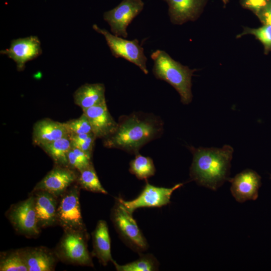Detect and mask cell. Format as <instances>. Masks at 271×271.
<instances>
[{
  "label": "cell",
  "mask_w": 271,
  "mask_h": 271,
  "mask_svg": "<svg viewBox=\"0 0 271 271\" xmlns=\"http://www.w3.org/2000/svg\"><path fill=\"white\" fill-rule=\"evenodd\" d=\"M115 131L105 139L104 145L136 154L145 144L155 140L163 131L162 121L151 114L134 112L123 115Z\"/></svg>",
  "instance_id": "obj_1"
},
{
  "label": "cell",
  "mask_w": 271,
  "mask_h": 271,
  "mask_svg": "<svg viewBox=\"0 0 271 271\" xmlns=\"http://www.w3.org/2000/svg\"><path fill=\"white\" fill-rule=\"evenodd\" d=\"M138 259L123 265L118 264L112 260L116 269L118 271H154L158 270L159 263L156 258L151 254L140 253Z\"/></svg>",
  "instance_id": "obj_22"
},
{
  "label": "cell",
  "mask_w": 271,
  "mask_h": 271,
  "mask_svg": "<svg viewBox=\"0 0 271 271\" xmlns=\"http://www.w3.org/2000/svg\"><path fill=\"white\" fill-rule=\"evenodd\" d=\"M20 250L28 271L55 270L59 259L54 251L43 246L25 247Z\"/></svg>",
  "instance_id": "obj_18"
},
{
  "label": "cell",
  "mask_w": 271,
  "mask_h": 271,
  "mask_svg": "<svg viewBox=\"0 0 271 271\" xmlns=\"http://www.w3.org/2000/svg\"><path fill=\"white\" fill-rule=\"evenodd\" d=\"M228 181L231 183V194L237 202L243 203L257 198L261 179L255 171L246 169Z\"/></svg>",
  "instance_id": "obj_13"
},
{
  "label": "cell",
  "mask_w": 271,
  "mask_h": 271,
  "mask_svg": "<svg viewBox=\"0 0 271 271\" xmlns=\"http://www.w3.org/2000/svg\"><path fill=\"white\" fill-rule=\"evenodd\" d=\"M42 52L40 41L35 36L14 39L9 48L0 52L16 63L18 71H23L25 64L38 57Z\"/></svg>",
  "instance_id": "obj_12"
},
{
  "label": "cell",
  "mask_w": 271,
  "mask_h": 271,
  "mask_svg": "<svg viewBox=\"0 0 271 271\" xmlns=\"http://www.w3.org/2000/svg\"><path fill=\"white\" fill-rule=\"evenodd\" d=\"M96 138H106L116 130L118 123L110 114L106 103L83 110Z\"/></svg>",
  "instance_id": "obj_14"
},
{
  "label": "cell",
  "mask_w": 271,
  "mask_h": 271,
  "mask_svg": "<svg viewBox=\"0 0 271 271\" xmlns=\"http://www.w3.org/2000/svg\"><path fill=\"white\" fill-rule=\"evenodd\" d=\"M77 183L80 188L85 190L94 193L107 194L100 183L92 164L79 172Z\"/></svg>",
  "instance_id": "obj_23"
},
{
  "label": "cell",
  "mask_w": 271,
  "mask_h": 271,
  "mask_svg": "<svg viewBox=\"0 0 271 271\" xmlns=\"http://www.w3.org/2000/svg\"><path fill=\"white\" fill-rule=\"evenodd\" d=\"M93 251L92 255L97 258L103 265H106L113 259L111 254V241L107 223L99 220L92 233Z\"/></svg>",
  "instance_id": "obj_19"
},
{
  "label": "cell",
  "mask_w": 271,
  "mask_h": 271,
  "mask_svg": "<svg viewBox=\"0 0 271 271\" xmlns=\"http://www.w3.org/2000/svg\"><path fill=\"white\" fill-rule=\"evenodd\" d=\"M193 158L190 176L197 184L216 190L229 180L233 148L224 145L221 148H190Z\"/></svg>",
  "instance_id": "obj_2"
},
{
  "label": "cell",
  "mask_w": 271,
  "mask_h": 271,
  "mask_svg": "<svg viewBox=\"0 0 271 271\" xmlns=\"http://www.w3.org/2000/svg\"><path fill=\"white\" fill-rule=\"evenodd\" d=\"M183 183L176 184L172 188L157 187L146 182L142 191L135 199L125 201L120 197L118 199L130 213L142 207H161L170 202L173 192L183 186Z\"/></svg>",
  "instance_id": "obj_10"
},
{
  "label": "cell",
  "mask_w": 271,
  "mask_h": 271,
  "mask_svg": "<svg viewBox=\"0 0 271 271\" xmlns=\"http://www.w3.org/2000/svg\"><path fill=\"white\" fill-rule=\"evenodd\" d=\"M64 123L70 132V135L71 134L92 132L90 122L83 113L79 118L69 120Z\"/></svg>",
  "instance_id": "obj_27"
},
{
  "label": "cell",
  "mask_w": 271,
  "mask_h": 271,
  "mask_svg": "<svg viewBox=\"0 0 271 271\" xmlns=\"http://www.w3.org/2000/svg\"><path fill=\"white\" fill-rule=\"evenodd\" d=\"M7 217L15 230L27 237L38 236L40 233L34 205L33 195L11 206Z\"/></svg>",
  "instance_id": "obj_8"
},
{
  "label": "cell",
  "mask_w": 271,
  "mask_h": 271,
  "mask_svg": "<svg viewBox=\"0 0 271 271\" xmlns=\"http://www.w3.org/2000/svg\"><path fill=\"white\" fill-rule=\"evenodd\" d=\"M247 34L253 35L259 40L263 45L265 51L271 50V25H264L256 29L243 27L242 32L238 34L236 38H239Z\"/></svg>",
  "instance_id": "obj_26"
},
{
  "label": "cell",
  "mask_w": 271,
  "mask_h": 271,
  "mask_svg": "<svg viewBox=\"0 0 271 271\" xmlns=\"http://www.w3.org/2000/svg\"><path fill=\"white\" fill-rule=\"evenodd\" d=\"M144 3L142 0H122L114 9L105 12L104 20L109 24L112 33L126 38L128 25L142 11Z\"/></svg>",
  "instance_id": "obj_9"
},
{
  "label": "cell",
  "mask_w": 271,
  "mask_h": 271,
  "mask_svg": "<svg viewBox=\"0 0 271 271\" xmlns=\"http://www.w3.org/2000/svg\"><path fill=\"white\" fill-rule=\"evenodd\" d=\"M110 218L123 242L139 253L148 248V242L139 227L132 213L124 207L118 198L111 211Z\"/></svg>",
  "instance_id": "obj_5"
},
{
  "label": "cell",
  "mask_w": 271,
  "mask_h": 271,
  "mask_svg": "<svg viewBox=\"0 0 271 271\" xmlns=\"http://www.w3.org/2000/svg\"><path fill=\"white\" fill-rule=\"evenodd\" d=\"M70 133L65 123L44 118L34 125L32 141L34 145L39 147L65 137H70Z\"/></svg>",
  "instance_id": "obj_16"
},
{
  "label": "cell",
  "mask_w": 271,
  "mask_h": 271,
  "mask_svg": "<svg viewBox=\"0 0 271 271\" xmlns=\"http://www.w3.org/2000/svg\"><path fill=\"white\" fill-rule=\"evenodd\" d=\"M163 1L169 5L168 14L171 22L177 25L196 20L205 3V0Z\"/></svg>",
  "instance_id": "obj_17"
},
{
  "label": "cell",
  "mask_w": 271,
  "mask_h": 271,
  "mask_svg": "<svg viewBox=\"0 0 271 271\" xmlns=\"http://www.w3.org/2000/svg\"><path fill=\"white\" fill-rule=\"evenodd\" d=\"M270 0H241V4L257 16L266 6Z\"/></svg>",
  "instance_id": "obj_28"
},
{
  "label": "cell",
  "mask_w": 271,
  "mask_h": 271,
  "mask_svg": "<svg viewBox=\"0 0 271 271\" xmlns=\"http://www.w3.org/2000/svg\"><path fill=\"white\" fill-rule=\"evenodd\" d=\"M222 1H223V3L225 5V4H226L228 3V2L229 1V0H222Z\"/></svg>",
  "instance_id": "obj_31"
},
{
  "label": "cell",
  "mask_w": 271,
  "mask_h": 271,
  "mask_svg": "<svg viewBox=\"0 0 271 271\" xmlns=\"http://www.w3.org/2000/svg\"><path fill=\"white\" fill-rule=\"evenodd\" d=\"M151 57L154 61L153 73L155 77L172 85L180 94L183 104L190 103L193 97L192 77L195 69L176 61L163 50L154 51Z\"/></svg>",
  "instance_id": "obj_3"
},
{
  "label": "cell",
  "mask_w": 271,
  "mask_h": 271,
  "mask_svg": "<svg viewBox=\"0 0 271 271\" xmlns=\"http://www.w3.org/2000/svg\"><path fill=\"white\" fill-rule=\"evenodd\" d=\"M41 147L56 165L68 167V154L72 148L69 137H65L42 145Z\"/></svg>",
  "instance_id": "obj_21"
},
{
  "label": "cell",
  "mask_w": 271,
  "mask_h": 271,
  "mask_svg": "<svg viewBox=\"0 0 271 271\" xmlns=\"http://www.w3.org/2000/svg\"><path fill=\"white\" fill-rule=\"evenodd\" d=\"M54 250L59 260L72 264L93 266L87 248L86 230H64Z\"/></svg>",
  "instance_id": "obj_4"
},
{
  "label": "cell",
  "mask_w": 271,
  "mask_h": 271,
  "mask_svg": "<svg viewBox=\"0 0 271 271\" xmlns=\"http://www.w3.org/2000/svg\"><path fill=\"white\" fill-rule=\"evenodd\" d=\"M96 139V137L94 134L92 132L88 138L84 140L74 142L71 141L72 147L78 148L91 155Z\"/></svg>",
  "instance_id": "obj_29"
},
{
  "label": "cell",
  "mask_w": 271,
  "mask_h": 271,
  "mask_svg": "<svg viewBox=\"0 0 271 271\" xmlns=\"http://www.w3.org/2000/svg\"><path fill=\"white\" fill-rule=\"evenodd\" d=\"M78 177L75 170L55 165L36 184L33 191H44L58 198L77 182Z\"/></svg>",
  "instance_id": "obj_11"
},
{
  "label": "cell",
  "mask_w": 271,
  "mask_h": 271,
  "mask_svg": "<svg viewBox=\"0 0 271 271\" xmlns=\"http://www.w3.org/2000/svg\"><path fill=\"white\" fill-rule=\"evenodd\" d=\"M31 194L39 227L45 228L57 224L58 198L44 191L33 190Z\"/></svg>",
  "instance_id": "obj_15"
},
{
  "label": "cell",
  "mask_w": 271,
  "mask_h": 271,
  "mask_svg": "<svg viewBox=\"0 0 271 271\" xmlns=\"http://www.w3.org/2000/svg\"><path fill=\"white\" fill-rule=\"evenodd\" d=\"M73 97L75 103L82 110L104 103L105 86L102 83H85L75 91Z\"/></svg>",
  "instance_id": "obj_20"
},
{
  "label": "cell",
  "mask_w": 271,
  "mask_h": 271,
  "mask_svg": "<svg viewBox=\"0 0 271 271\" xmlns=\"http://www.w3.org/2000/svg\"><path fill=\"white\" fill-rule=\"evenodd\" d=\"M136 155L135 158L129 163L130 173L140 180H146L154 176L156 168L153 160L150 157L143 156L139 153Z\"/></svg>",
  "instance_id": "obj_24"
},
{
  "label": "cell",
  "mask_w": 271,
  "mask_h": 271,
  "mask_svg": "<svg viewBox=\"0 0 271 271\" xmlns=\"http://www.w3.org/2000/svg\"><path fill=\"white\" fill-rule=\"evenodd\" d=\"M0 270L28 271L20 249L1 252Z\"/></svg>",
  "instance_id": "obj_25"
},
{
  "label": "cell",
  "mask_w": 271,
  "mask_h": 271,
  "mask_svg": "<svg viewBox=\"0 0 271 271\" xmlns=\"http://www.w3.org/2000/svg\"><path fill=\"white\" fill-rule=\"evenodd\" d=\"M93 29L104 36L112 55L115 58H122L135 64L145 74L149 71L147 67V58L144 48L139 44L137 39L128 40L111 34L105 29H101L96 24Z\"/></svg>",
  "instance_id": "obj_6"
},
{
  "label": "cell",
  "mask_w": 271,
  "mask_h": 271,
  "mask_svg": "<svg viewBox=\"0 0 271 271\" xmlns=\"http://www.w3.org/2000/svg\"><path fill=\"white\" fill-rule=\"evenodd\" d=\"M257 16L264 25H271V0Z\"/></svg>",
  "instance_id": "obj_30"
},
{
  "label": "cell",
  "mask_w": 271,
  "mask_h": 271,
  "mask_svg": "<svg viewBox=\"0 0 271 271\" xmlns=\"http://www.w3.org/2000/svg\"><path fill=\"white\" fill-rule=\"evenodd\" d=\"M80 186L73 184L60 197L57 210V224L64 230H86L81 213Z\"/></svg>",
  "instance_id": "obj_7"
}]
</instances>
